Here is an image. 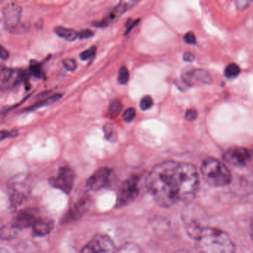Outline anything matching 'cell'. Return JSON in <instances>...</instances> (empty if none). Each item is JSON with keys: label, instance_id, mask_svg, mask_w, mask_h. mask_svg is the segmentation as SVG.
<instances>
[{"label": "cell", "instance_id": "27", "mask_svg": "<svg viewBox=\"0 0 253 253\" xmlns=\"http://www.w3.org/2000/svg\"><path fill=\"white\" fill-rule=\"evenodd\" d=\"M63 66L67 69L68 71H73L76 70L78 65H77L76 61L74 59L72 58H66L64 59L63 61Z\"/></svg>", "mask_w": 253, "mask_h": 253}, {"label": "cell", "instance_id": "26", "mask_svg": "<svg viewBox=\"0 0 253 253\" xmlns=\"http://www.w3.org/2000/svg\"><path fill=\"white\" fill-rule=\"evenodd\" d=\"M96 52V47L92 46L88 49L85 50V51H83L81 54H80V58L82 60H89L91 57H94V54Z\"/></svg>", "mask_w": 253, "mask_h": 253}, {"label": "cell", "instance_id": "24", "mask_svg": "<svg viewBox=\"0 0 253 253\" xmlns=\"http://www.w3.org/2000/svg\"><path fill=\"white\" fill-rule=\"evenodd\" d=\"M30 71L32 75L38 78H41L42 77V69H41V65L38 62L32 60L31 62Z\"/></svg>", "mask_w": 253, "mask_h": 253}, {"label": "cell", "instance_id": "17", "mask_svg": "<svg viewBox=\"0 0 253 253\" xmlns=\"http://www.w3.org/2000/svg\"><path fill=\"white\" fill-rule=\"evenodd\" d=\"M123 104L120 100H112V103L109 105V109L107 111V115L109 118H115L121 113L123 109Z\"/></svg>", "mask_w": 253, "mask_h": 253}, {"label": "cell", "instance_id": "21", "mask_svg": "<svg viewBox=\"0 0 253 253\" xmlns=\"http://www.w3.org/2000/svg\"><path fill=\"white\" fill-rule=\"evenodd\" d=\"M240 72H241V69L239 66L235 63H231L225 69L224 75L226 78L231 79V78H235L238 77Z\"/></svg>", "mask_w": 253, "mask_h": 253}, {"label": "cell", "instance_id": "30", "mask_svg": "<svg viewBox=\"0 0 253 253\" xmlns=\"http://www.w3.org/2000/svg\"><path fill=\"white\" fill-rule=\"evenodd\" d=\"M198 117V112L195 109H189L186 112L185 118L187 121H195Z\"/></svg>", "mask_w": 253, "mask_h": 253}, {"label": "cell", "instance_id": "34", "mask_svg": "<svg viewBox=\"0 0 253 253\" xmlns=\"http://www.w3.org/2000/svg\"><path fill=\"white\" fill-rule=\"evenodd\" d=\"M183 59H184L185 61L192 62L195 60V56L192 53L186 52L183 55Z\"/></svg>", "mask_w": 253, "mask_h": 253}, {"label": "cell", "instance_id": "19", "mask_svg": "<svg viewBox=\"0 0 253 253\" xmlns=\"http://www.w3.org/2000/svg\"><path fill=\"white\" fill-rule=\"evenodd\" d=\"M117 253H143L140 246L132 242L124 244L120 247Z\"/></svg>", "mask_w": 253, "mask_h": 253}, {"label": "cell", "instance_id": "18", "mask_svg": "<svg viewBox=\"0 0 253 253\" xmlns=\"http://www.w3.org/2000/svg\"><path fill=\"white\" fill-rule=\"evenodd\" d=\"M103 132H104L106 140L110 142L116 141L117 138H118V134H117V130L114 124H111V123L105 124L103 126Z\"/></svg>", "mask_w": 253, "mask_h": 253}, {"label": "cell", "instance_id": "12", "mask_svg": "<svg viewBox=\"0 0 253 253\" xmlns=\"http://www.w3.org/2000/svg\"><path fill=\"white\" fill-rule=\"evenodd\" d=\"M90 207V198L84 197L81 198L68 211L64 217V222H71L81 217Z\"/></svg>", "mask_w": 253, "mask_h": 253}, {"label": "cell", "instance_id": "37", "mask_svg": "<svg viewBox=\"0 0 253 253\" xmlns=\"http://www.w3.org/2000/svg\"><path fill=\"white\" fill-rule=\"evenodd\" d=\"M177 253H188V252H185V251H180V252H177Z\"/></svg>", "mask_w": 253, "mask_h": 253}, {"label": "cell", "instance_id": "2", "mask_svg": "<svg viewBox=\"0 0 253 253\" xmlns=\"http://www.w3.org/2000/svg\"><path fill=\"white\" fill-rule=\"evenodd\" d=\"M198 253H235V244L224 231L202 226L194 236Z\"/></svg>", "mask_w": 253, "mask_h": 253}, {"label": "cell", "instance_id": "22", "mask_svg": "<svg viewBox=\"0 0 253 253\" xmlns=\"http://www.w3.org/2000/svg\"><path fill=\"white\" fill-rule=\"evenodd\" d=\"M129 80V72L125 66H122L120 69L118 75V83L121 85H126Z\"/></svg>", "mask_w": 253, "mask_h": 253}, {"label": "cell", "instance_id": "20", "mask_svg": "<svg viewBox=\"0 0 253 253\" xmlns=\"http://www.w3.org/2000/svg\"><path fill=\"white\" fill-rule=\"evenodd\" d=\"M62 97V94H57L51 96L48 98L45 99V100L40 101L39 103H36V104L32 106V107L29 108V110H35V109H38V108L42 107L44 106H48V105L53 104V103H56Z\"/></svg>", "mask_w": 253, "mask_h": 253}, {"label": "cell", "instance_id": "31", "mask_svg": "<svg viewBox=\"0 0 253 253\" xmlns=\"http://www.w3.org/2000/svg\"><path fill=\"white\" fill-rule=\"evenodd\" d=\"M94 32L89 29H85L79 32V38L81 39H87V38H92Z\"/></svg>", "mask_w": 253, "mask_h": 253}, {"label": "cell", "instance_id": "36", "mask_svg": "<svg viewBox=\"0 0 253 253\" xmlns=\"http://www.w3.org/2000/svg\"><path fill=\"white\" fill-rule=\"evenodd\" d=\"M1 253H10L8 251V250H4V249H2V250H1Z\"/></svg>", "mask_w": 253, "mask_h": 253}, {"label": "cell", "instance_id": "35", "mask_svg": "<svg viewBox=\"0 0 253 253\" xmlns=\"http://www.w3.org/2000/svg\"><path fill=\"white\" fill-rule=\"evenodd\" d=\"M250 235H251L252 239L253 240V216L252 217L251 223H250Z\"/></svg>", "mask_w": 253, "mask_h": 253}, {"label": "cell", "instance_id": "16", "mask_svg": "<svg viewBox=\"0 0 253 253\" xmlns=\"http://www.w3.org/2000/svg\"><path fill=\"white\" fill-rule=\"evenodd\" d=\"M54 32L58 35L60 38H63L67 41H75L77 38H79V33L77 32L74 29H67V28L62 27V26H57L54 29Z\"/></svg>", "mask_w": 253, "mask_h": 253}, {"label": "cell", "instance_id": "8", "mask_svg": "<svg viewBox=\"0 0 253 253\" xmlns=\"http://www.w3.org/2000/svg\"><path fill=\"white\" fill-rule=\"evenodd\" d=\"M137 2H138L137 1H134V0L121 1L104 17L101 22L96 24V26L98 27H106L111 23H115L123 14L132 8Z\"/></svg>", "mask_w": 253, "mask_h": 253}, {"label": "cell", "instance_id": "3", "mask_svg": "<svg viewBox=\"0 0 253 253\" xmlns=\"http://www.w3.org/2000/svg\"><path fill=\"white\" fill-rule=\"evenodd\" d=\"M204 180L214 187L227 186L232 180V174L226 165L214 158H208L203 162L201 168Z\"/></svg>", "mask_w": 253, "mask_h": 253}, {"label": "cell", "instance_id": "10", "mask_svg": "<svg viewBox=\"0 0 253 253\" xmlns=\"http://www.w3.org/2000/svg\"><path fill=\"white\" fill-rule=\"evenodd\" d=\"M22 8L20 5L11 3L6 5L3 9L4 22L5 27L14 32L18 29L20 25Z\"/></svg>", "mask_w": 253, "mask_h": 253}, {"label": "cell", "instance_id": "5", "mask_svg": "<svg viewBox=\"0 0 253 253\" xmlns=\"http://www.w3.org/2000/svg\"><path fill=\"white\" fill-rule=\"evenodd\" d=\"M115 245L112 238L104 234L94 235L80 253H115Z\"/></svg>", "mask_w": 253, "mask_h": 253}, {"label": "cell", "instance_id": "29", "mask_svg": "<svg viewBox=\"0 0 253 253\" xmlns=\"http://www.w3.org/2000/svg\"><path fill=\"white\" fill-rule=\"evenodd\" d=\"M18 134L19 131L17 130H12L10 131H1V140H3L7 137H16Z\"/></svg>", "mask_w": 253, "mask_h": 253}, {"label": "cell", "instance_id": "14", "mask_svg": "<svg viewBox=\"0 0 253 253\" xmlns=\"http://www.w3.org/2000/svg\"><path fill=\"white\" fill-rule=\"evenodd\" d=\"M28 188L24 183L14 180L10 186V195L11 199L14 204H19L24 201L28 195Z\"/></svg>", "mask_w": 253, "mask_h": 253}, {"label": "cell", "instance_id": "15", "mask_svg": "<svg viewBox=\"0 0 253 253\" xmlns=\"http://www.w3.org/2000/svg\"><path fill=\"white\" fill-rule=\"evenodd\" d=\"M203 83V84H210L211 81V76L207 71L201 70V69H192L187 70L183 75V82L186 84H191L193 81Z\"/></svg>", "mask_w": 253, "mask_h": 253}, {"label": "cell", "instance_id": "33", "mask_svg": "<svg viewBox=\"0 0 253 253\" xmlns=\"http://www.w3.org/2000/svg\"><path fill=\"white\" fill-rule=\"evenodd\" d=\"M9 57V53L4 48L3 46L0 47V57L2 60H6Z\"/></svg>", "mask_w": 253, "mask_h": 253}, {"label": "cell", "instance_id": "28", "mask_svg": "<svg viewBox=\"0 0 253 253\" xmlns=\"http://www.w3.org/2000/svg\"><path fill=\"white\" fill-rule=\"evenodd\" d=\"M13 71L11 69L3 68L1 73V81L2 83H7L12 78Z\"/></svg>", "mask_w": 253, "mask_h": 253}, {"label": "cell", "instance_id": "6", "mask_svg": "<svg viewBox=\"0 0 253 253\" xmlns=\"http://www.w3.org/2000/svg\"><path fill=\"white\" fill-rule=\"evenodd\" d=\"M75 180V173L68 166L60 167L57 175L50 180V183L54 188L60 189L65 193H70Z\"/></svg>", "mask_w": 253, "mask_h": 253}, {"label": "cell", "instance_id": "7", "mask_svg": "<svg viewBox=\"0 0 253 253\" xmlns=\"http://www.w3.org/2000/svg\"><path fill=\"white\" fill-rule=\"evenodd\" d=\"M251 157L250 151L243 147L230 148L223 154L225 162L235 167L246 165L251 159Z\"/></svg>", "mask_w": 253, "mask_h": 253}, {"label": "cell", "instance_id": "11", "mask_svg": "<svg viewBox=\"0 0 253 253\" xmlns=\"http://www.w3.org/2000/svg\"><path fill=\"white\" fill-rule=\"evenodd\" d=\"M36 211L32 210H25L20 211L13 222L12 226L14 229H26L32 227L38 218Z\"/></svg>", "mask_w": 253, "mask_h": 253}, {"label": "cell", "instance_id": "25", "mask_svg": "<svg viewBox=\"0 0 253 253\" xmlns=\"http://www.w3.org/2000/svg\"><path fill=\"white\" fill-rule=\"evenodd\" d=\"M136 116V110L134 108H128L123 115L124 121L126 123H130L133 121Z\"/></svg>", "mask_w": 253, "mask_h": 253}, {"label": "cell", "instance_id": "23", "mask_svg": "<svg viewBox=\"0 0 253 253\" xmlns=\"http://www.w3.org/2000/svg\"><path fill=\"white\" fill-rule=\"evenodd\" d=\"M154 101L152 97L149 95H146L140 100V107L141 110L146 111L151 109L153 106Z\"/></svg>", "mask_w": 253, "mask_h": 253}, {"label": "cell", "instance_id": "13", "mask_svg": "<svg viewBox=\"0 0 253 253\" xmlns=\"http://www.w3.org/2000/svg\"><path fill=\"white\" fill-rule=\"evenodd\" d=\"M32 233L36 237L48 235L54 228V221L47 217H38L32 226Z\"/></svg>", "mask_w": 253, "mask_h": 253}, {"label": "cell", "instance_id": "9", "mask_svg": "<svg viewBox=\"0 0 253 253\" xmlns=\"http://www.w3.org/2000/svg\"><path fill=\"white\" fill-rule=\"evenodd\" d=\"M112 174V169L107 167L99 169L87 180V188L91 191H98L103 189L109 183Z\"/></svg>", "mask_w": 253, "mask_h": 253}, {"label": "cell", "instance_id": "1", "mask_svg": "<svg viewBox=\"0 0 253 253\" xmlns=\"http://www.w3.org/2000/svg\"><path fill=\"white\" fill-rule=\"evenodd\" d=\"M146 187L161 207L189 204L199 187L198 170L187 163L165 161L152 169L146 178Z\"/></svg>", "mask_w": 253, "mask_h": 253}, {"label": "cell", "instance_id": "32", "mask_svg": "<svg viewBox=\"0 0 253 253\" xmlns=\"http://www.w3.org/2000/svg\"><path fill=\"white\" fill-rule=\"evenodd\" d=\"M184 40L186 43L195 44L196 42V38L192 32H189L184 36Z\"/></svg>", "mask_w": 253, "mask_h": 253}, {"label": "cell", "instance_id": "4", "mask_svg": "<svg viewBox=\"0 0 253 253\" xmlns=\"http://www.w3.org/2000/svg\"><path fill=\"white\" fill-rule=\"evenodd\" d=\"M138 176L131 175L121 185L117 198V207H121L132 202L139 194Z\"/></svg>", "mask_w": 253, "mask_h": 253}]
</instances>
